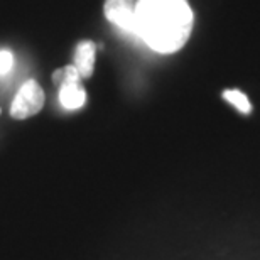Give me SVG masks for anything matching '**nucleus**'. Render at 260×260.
<instances>
[{
    "mask_svg": "<svg viewBox=\"0 0 260 260\" xmlns=\"http://www.w3.org/2000/svg\"><path fill=\"white\" fill-rule=\"evenodd\" d=\"M194 15L188 0H137L135 36L159 54L183 49L193 30Z\"/></svg>",
    "mask_w": 260,
    "mask_h": 260,
    "instance_id": "obj_1",
    "label": "nucleus"
},
{
    "mask_svg": "<svg viewBox=\"0 0 260 260\" xmlns=\"http://www.w3.org/2000/svg\"><path fill=\"white\" fill-rule=\"evenodd\" d=\"M53 80L59 83V103L66 110H78L85 105L86 91L81 85V76L75 64L64 66L61 70L54 71Z\"/></svg>",
    "mask_w": 260,
    "mask_h": 260,
    "instance_id": "obj_2",
    "label": "nucleus"
},
{
    "mask_svg": "<svg viewBox=\"0 0 260 260\" xmlns=\"http://www.w3.org/2000/svg\"><path fill=\"white\" fill-rule=\"evenodd\" d=\"M46 102L44 90L36 80H27L20 86V90L15 95L12 105H10V115L15 120L34 117L43 110Z\"/></svg>",
    "mask_w": 260,
    "mask_h": 260,
    "instance_id": "obj_3",
    "label": "nucleus"
},
{
    "mask_svg": "<svg viewBox=\"0 0 260 260\" xmlns=\"http://www.w3.org/2000/svg\"><path fill=\"white\" fill-rule=\"evenodd\" d=\"M135 2L137 0H105L103 12L107 20L123 32L135 36Z\"/></svg>",
    "mask_w": 260,
    "mask_h": 260,
    "instance_id": "obj_4",
    "label": "nucleus"
},
{
    "mask_svg": "<svg viewBox=\"0 0 260 260\" xmlns=\"http://www.w3.org/2000/svg\"><path fill=\"white\" fill-rule=\"evenodd\" d=\"M95 59H96V46L93 41H81L76 46L75 51V68L80 73L81 78H91L95 71Z\"/></svg>",
    "mask_w": 260,
    "mask_h": 260,
    "instance_id": "obj_5",
    "label": "nucleus"
},
{
    "mask_svg": "<svg viewBox=\"0 0 260 260\" xmlns=\"http://www.w3.org/2000/svg\"><path fill=\"white\" fill-rule=\"evenodd\" d=\"M223 98L237 108L238 112L243 113V115H248L252 113V105L248 102V98L245 93H242L240 90H225L223 91Z\"/></svg>",
    "mask_w": 260,
    "mask_h": 260,
    "instance_id": "obj_6",
    "label": "nucleus"
},
{
    "mask_svg": "<svg viewBox=\"0 0 260 260\" xmlns=\"http://www.w3.org/2000/svg\"><path fill=\"white\" fill-rule=\"evenodd\" d=\"M14 68V54L10 51H0V75H7Z\"/></svg>",
    "mask_w": 260,
    "mask_h": 260,
    "instance_id": "obj_7",
    "label": "nucleus"
}]
</instances>
